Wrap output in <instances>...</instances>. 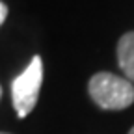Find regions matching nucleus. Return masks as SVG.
<instances>
[{
  "label": "nucleus",
  "instance_id": "6",
  "mask_svg": "<svg viewBox=\"0 0 134 134\" xmlns=\"http://www.w3.org/2000/svg\"><path fill=\"white\" fill-rule=\"evenodd\" d=\"M0 99H2V88H0Z\"/></svg>",
  "mask_w": 134,
  "mask_h": 134
},
{
  "label": "nucleus",
  "instance_id": "5",
  "mask_svg": "<svg viewBox=\"0 0 134 134\" xmlns=\"http://www.w3.org/2000/svg\"><path fill=\"white\" fill-rule=\"evenodd\" d=\"M129 134H134V127H132V129H130V132H129Z\"/></svg>",
  "mask_w": 134,
  "mask_h": 134
},
{
  "label": "nucleus",
  "instance_id": "7",
  "mask_svg": "<svg viewBox=\"0 0 134 134\" xmlns=\"http://www.w3.org/2000/svg\"><path fill=\"white\" fill-rule=\"evenodd\" d=\"M0 134H8V132H0Z\"/></svg>",
  "mask_w": 134,
  "mask_h": 134
},
{
  "label": "nucleus",
  "instance_id": "4",
  "mask_svg": "<svg viewBox=\"0 0 134 134\" xmlns=\"http://www.w3.org/2000/svg\"><path fill=\"white\" fill-rule=\"evenodd\" d=\"M6 17H8V6L4 2H0V24L6 21Z\"/></svg>",
  "mask_w": 134,
  "mask_h": 134
},
{
  "label": "nucleus",
  "instance_id": "3",
  "mask_svg": "<svg viewBox=\"0 0 134 134\" xmlns=\"http://www.w3.org/2000/svg\"><path fill=\"white\" fill-rule=\"evenodd\" d=\"M117 63L125 73V78L134 82V32L121 36L117 43Z\"/></svg>",
  "mask_w": 134,
  "mask_h": 134
},
{
  "label": "nucleus",
  "instance_id": "1",
  "mask_svg": "<svg viewBox=\"0 0 134 134\" xmlns=\"http://www.w3.org/2000/svg\"><path fill=\"white\" fill-rule=\"evenodd\" d=\"M90 97L103 110H123L134 103V84L114 73H97L88 84Z\"/></svg>",
  "mask_w": 134,
  "mask_h": 134
},
{
  "label": "nucleus",
  "instance_id": "2",
  "mask_svg": "<svg viewBox=\"0 0 134 134\" xmlns=\"http://www.w3.org/2000/svg\"><path fill=\"white\" fill-rule=\"evenodd\" d=\"M43 82V62L39 56H34L28 67L11 82V100L17 115L26 117L37 104V97Z\"/></svg>",
  "mask_w": 134,
  "mask_h": 134
}]
</instances>
